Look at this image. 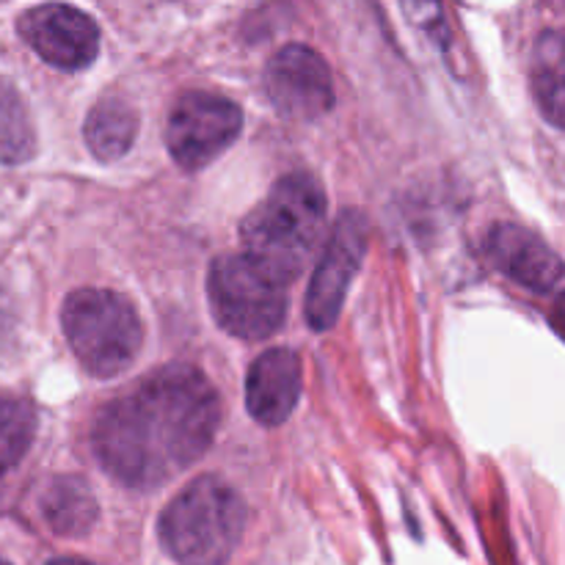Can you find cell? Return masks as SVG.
<instances>
[{
  "instance_id": "1",
  "label": "cell",
  "mask_w": 565,
  "mask_h": 565,
  "mask_svg": "<svg viewBox=\"0 0 565 565\" xmlns=\"http://www.w3.org/2000/svg\"><path fill=\"white\" fill-rule=\"evenodd\" d=\"M218 423L221 401L207 375L169 364L97 414L92 447L116 483L149 491L193 467L213 445Z\"/></svg>"
},
{
  "instance_id": "2",
  "label": "cell",
  "mask_w": 565,
  "mask_h": 565,
  "mask_svg": "<svg viewBox=\"0 0 565 565\" xmlns=\"http://www.w3.org/2000/svg\"><path fill=\"white\" fill-rule=\"evenodd\" d=\"M326 218V193L312 174L281 177L241 224L243 254L281 285H292L318 252Z\"/></svg>"
},
{
  "instance_id": "3",
  "label": "cell",
  "mask_w": 565,
  "mask_h": 565,
  "mask_svg": "<svg viewBox=\"0 0 565 565\" xmlns=\"http://www.w3.org/2000/svg\"><path fill=\"white\" fill-rule=\"evenodd\" d=\"M246 502L218 478L188 483L158 522L166 555L180 565H226L246 533Z\"/></svg>"
},
{
  "instance_id": "4",
  "label": "cell",
  "mask_w": 565,
  "mask_h": 565,
  "mask_svg": "<svg viewBox=\"0 0 565 565\" xmlns=\"http://www.w3.org/2000/svg\"><path fill=\"white\" fill-rule=\"evenodd\" d=\"M61 326L81 367L97 379L125 373L141 353V315L121 292L99 287L75 290L61 309Z\"/></svg>"
},
{
  "instance_id": "5",
  "label": "cell",
  "mask_w": 565,
  "mask_h": 565,
  "mask_svg": "<svg viewBox=\"0 0 565 565\" xmlns=\"http://www.w3.org/2000/svg\"><path fill=\"white\" fill-rule=\"evenodd\" d=\"M287 285L246 254H230L210 265L207 298L213 318L237 340H265L287 318Z\"/></svg>"
},
{
  "instance_id": "6",
  "label": "cell",
  "mask_w": 565,
  "mask_h": 565,
  "mask_svg": "<svg viewBox=\"0 0 565 565\" xmlns=\"http://www.w3.org/2000/svg\"><path fill=\"white\" fill-rule=\"evenodd\" d=\"M243 110L213 92H185L166 121V147L177 166L199 171L237 141Z\"/></svg>"
},
{
  "instance_id": "7",
  "label": "cell",
  "mask_w": 565,
  "mask_h": 565,
  "mask_svg": "<svg viewBox=\"0 0 565 565\" xmlns=\"http://www.w3.org/2000/svg\"><path fill=\"white\" fill-rule=\"evenodd\" d=\"M367 243L370 224L362 210H342L340 218L331 226L329 237H326L320 263L315 265L307 307H303V315L315 331H329L337 323L348 287H351L353 276L359 274L364 254H367Z\"/></svg>"
},
{
  "instance_id": "8",
  "label": "cell",
  "mask_w": 565,
  "mask_h": 565,
  "mask_svg": "<svg viewBox=\"0 0 565 565\" xmlns=\"http://www.w3.org/2000/svg\"><path fill=\"white\" fill-rule=\"evenodd\" d=\"M265 92L281 116L312 121L334 108V83L323 55L303 44H287L265 70Z\"/></svg>"
},
{
  "instance_id": "9",
  "label": "cell",
  "mask_w": 565,
  "mask_h": 565,
  "mask_svg": "<svg viewBox=\"0 0 565 565\" xmlns=\"http://www.w3.org/2000/svg\"><path fill=\"white\" fill-rule=\"evenodd\" d=\"M33 53L55 70H86L99 53V28L86 11L66 3H42L17 20Z\"/></svg>"
},
{
  "instance_id": "10",
  "label": "cell",
  "mask_w": 565,
  "mask_h": 565,
  "mask_svg": "<svg viewBox=\"0 0 565 565\" xmlns=\"http://www.w3.org/2000/svg\"><path fill=\"white\" fill-rule=\"evenodd\" d=\"M486 254L508 279L533 292L555 290L565 276L563 259L539 235L516 224H497L486 235Z\"/></svg>"
},
{
  "instance_id": "11",
  "label": "cell",
  "mask_w": 565,
  "mask_h": 565,
  "mask_svg": "<svg viewBox=\"0 0 565 565\" xmlns=\"http://www.w3.org/2000/svg\"><path fill=\"white\" fill-rule=\"evenodd\" d=\"M301 397V359L290 348H270L246 375V408L259 425L287 423Z\"/></svg>"
},
{
  "instance_id": "12",
  "label": "cell",
  "mask_w": 565,
  "mask_h": 565,
  "mask_svg": "<svg viewBox=\"0 0 565 565\" xmlns=\"http://www.w3.org/2000/svg\"><path fill=\"white\" fill-rule=\"evenodd\" d=\"M39 508L47 527L61 539H83L99 516L97 500L81 478H55L42 491Z\"/></svg>"
},
{
  "instance_id": "13",
  "label": "cell",
  "mask_w": 565,
  "mask_h": 565,
  "mask_svg": "<svg viewBox=\"0 0 565 565\" xmlns=\"http://www.w3.org/2000/svg\"><path fill=\"white\" fill-rule=\"evenodd\" d=\"M138 136V114L119 97H103L86 116L83 138L97 160H119L130 152Z\"/></svg>"
},
{
  "instance_id": "14",
  "label": "cell",
  "mask_w": 565,
  "mask_h": 565,
  "mask_svg": "<svg viewBox=\"0 0 565 565\" xmlns=\"http://www.w3.org/2000/svg\"><path fill=\"white\" fill-rule=\"evenodd\" d=\"M533 94L546 121L565 130V39L563 31L544 33L535 50Z\"/></svg>"
},
{
  "instance_id": "15",
  "label": "cell",
  "mask_w": 565,
  "mask_h": 565,
  "mask_svg": "<svg viewBox=\"0 0 565 565\" xmlns=\"http://www.w3.org/2000/svg\"><path fill=\"white\" fill-rule=\"evenodd\" d=\"M36 152V132L20 92L0 77V163H25Z\"/></svg>"
},
{
  "instance_id": "16",
  "label": "cell",
  "mask_w": 565,
  "mask_h": 565,
  "mask_svg": "<svg viewBox=\"0 0 565 565\" xmlns=\"http://www.w3.org/2000/svg\"><path fill=\"white\" fill-rule=\"evenodd\" d=\"M36 412L20 397H0V475L14 469L33 445Z\"/></svg>"
},
{
  "instance_id": "17",
  "label": "cell",
  "mask_w": 565,
  "mask_h": 565,
  "mask_svg": "<svg viewBox=\"0 0 565 565\" xmlns=\"http://www.w3.org/2000/svg\"><path fill=\"white\" fill-rule=\"evenodd\" d=\"M403 11H406L408 20H412L419 31L428 33L434 42H447V22L441 0H403Z\"/></svg>"
},
{
  "instance_id": "18",
  "label": "cell",
  "mask_w": 565,
  "mask_h": 565,
  "mask_svg": "<svg viewBox=\"0 0 565 565\" xmlns=\"http://www.w3.org/2000/svg\"><path fill=\"white\" fill-rule=\"evenodd\" d=\"M555 318H557V323H561V329L565 331V292H563V296H561V301H557Z\"/></svg>"
},
{
  "instance_id": "19",
  "label": "cell",
  "mask_w": 565,
  "mask_h": 565,
  "mask_svg": "<svg viewBox=\"0 0 565 565\" xmlns=\"http://www.w3.org/2000/svg\"><path fill=\"white\" fill-rule=\"evenodd\" d=\"M47 565H92V563L77 561V557H58V561H50Z\"/></svg>"
},
{
  "instance_id": "20",
  "label": "cell",
  "mask_w": 565,
  "mask_h": 565,
  "mask_svg": "<svg viewBox=\"0 0 565 565\" xmlns=\"http://www.w3.org/2000/svg\"><path fill=\"white\" fill-rule=\"evenodd\" d=\"M563 39H565V31H563Z\"/></svg>"
},
{
  "instance_id": "21",
  "label": "cell",
  "mask_w": 565,
  "mask_h": 565,
  "mask_svg": "<svg viewBox=\"0 0 565 565\" xmlns=\"http://www.w3.org/2000/svg\"><path fill=\"white\" fill-rule=\"evenodd\" d=\"M0 565H6V563H0Z\"/></svg>"
}]
</instances>
